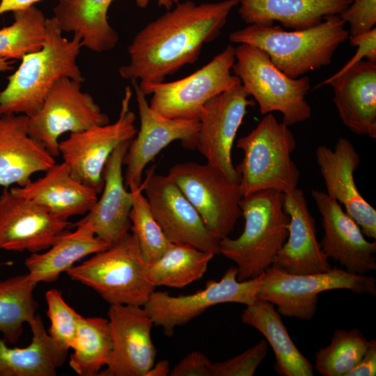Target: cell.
I'll use <instances>...</instances> for the list:
<instances>
[{
	"mask_svg": "<svg viewBox=\"0 0 376 376\" xmlns=\"http://www.w3.org/2000/svg\"><path fill=\"white\" fill-rule=\"evenodd\" d=\"M31 342L24 347H10L0 338V376H54L65 363L63 352L47 331L39 315L29 323Z\"/></svg>",
	"mask_w": 376,
	"mask_h": 376,
	"instance_id": "83f0119b",
	"label": "cell"
},
{
	"mask_svg": "<svg viewBox=\"0 0 376 376\" xmlns=\"http://www.w3.org/2000/svg\"><path fill=\"white\" fill-rule=\"evenodd\" d=\"M42 0H0V15L7 12L25 10Z\"/></svg>",
	"mask_w": 376,
	"mask_h": 376,
	"instance_id": "7bdbcfd3",
	"label": "cell"
},
{
	"mask_svg": "<svg viewBox=\"0 0 376 376\" xmlns=\"http://www.w3.org/2000/svg\"><path fill=\"white\" fill-rule=\"evenodd\" d=\"M352 0H238L241 19L248 25L271 26L278 22L285 29H305L326 17L339 15Z\"/></svg>",
	"mask_w": 376,
	"mask_h": 376,
	"instance_id": "484cf974",
	"label": "cell"
},
{
	"mask_svg": "<svg viewBox=\"0 0 376 376\" xmlns=\"http://www.w3.org/2000/svg\"><path fill=\"white\" fill-rule=\"evenodd\" d=\"M112 350L98 376H146L155 363L153 322L143 306L109 305L107 313Z\"/></svg>",
	"mask_w": 376,
	"mask_h": 376,
	"instance_id": "e0dca14e",
	"label": "cell"
},
{
	"mask_svg": "<svg viewBox=\"0 0 376 376\" xmlns=\"http://www.w3.org/2000/svg\"><path fill=\"white\" fill-rule=\"evenodd\" d=\"M149 268L134 235L128 232L65 273L92 288L109 305L143 306L156 288Z\"/></svg>",
	"mask_w": 376,
	"mask_h": 376,
	"instance_id": "5b68a950",
	"label": "cell"
},
{
	"mask_svg": "<svg viewBox=\"0 0 376 376\" xmlns=\"http://www.w3.org/2000/svg\"><path fill=\"white\" fill-rule=\"evenodd\" d=\"M72 224L3 188L0 195V249L39 253L49 249Z\"/></svg>",
	"mask_w": 376,
	"mask_h": 376,
	"instance_id": "ac0fdd59",
	"label": "cell"
},
{
	"mask_svg": "<svg viewBox=\"0 0 376 376\" xmlns=\"http://www.w3.org/2000/svg\"><path fill=\"white\" fill-rule=\"evenodd\" d=\"M69 366L79 376H98L108 364L112 341L107 318L81 315Z\"/></svg>",
	"mask_w": 376,
	"mask_h": 376,
	"instance_id": "4dcf8cb0",
	"label": "cell"
},
{
	"mask_svg": "<svg viewBox=\"0 0 376 376\" xmlns=\"http://www.w3.org/2000/svg\"><path fill=\"white\" fill-rule=\"evenodd\" d=\"M52 17L46 18L45 37L40 49L25 54L8 84L0 91V115L24 114L31 116L41 107L53 84L61 78L83 82L77 58L83 46L81 37L71 40Z\"/></svg>",
	"mask_w": 376,
	"mask_h": 376,
	"instance_id": "7a4b0ae2",
	"label": "cell"
},
{
	"mask_svg": "<svg viewBox=\"0 0 376 376\" xmlns=\"http://www.w3.org/2000/svg\"><path fill=\"white\" fill-rule=\"evenodd\" d=\"M268 350L266 340H260L241 354L211 363V376H252Z\"/></svg>",
	"mask_w": 376,
	"mask_h": 376,
	"instance_id": "74e56055",
	"label": "cell"
},
{
	"mask_svg": "<svg viewBox=\"0 0 376 376\" xmlns=\"http://www.w3.org/2000/svg\"><path fill=\"white\" fill-rule=\"evenodd\" d=\"M340 289L376 295V280L337 267L325 272L293 274L272 265L262 274L257 298L276 306L281 315L311 320L318 308L319 294Z\"/></svg>",
	"mask_w": 376,
	"mask_h": 376,
	"instance_id": "ba28073f",
	"label": "cell"
},
{
	"mask_svg": "<svg viewBox=\"0 0 376 376\" xmlns=\"http://www.w3.org/2000/svg\"><path fill=\"white\" fill-rule=\"evenodd\" d=\"M345 24L338 15L326 17L318 24L301 30L249 24L231 32L228 38L233 43L260 48L281 71L297 79L331 63L336 50L349 38Z\"/></svg>",
	"mask_w": 376,
	"mask_h": 376,
	"instance_id": "3957f363",
	"label": "cell"
},
{
	"mask_svg": "<svg viewBox=\"0 0 376 376\" xmlns=\"http://www.w3.org/2000/svg\"><path fill=\"white\" fill-rule=\"evenodd\" d=\"M117 0H58L53 16L63 32L79 35L83 46L104 52L115 47L119 40L116 31L109 24L107 12Z\"/></svg>",
	"mask_w": 376,
	"mask_h": 376,
	"instance_id": "f546056e",
	"label": "cell"
},
{
	"mask_svg": "<svg viewBox=\"0 0 376 376\" xmlns=\"http://www.w3.org/2000/svg\"><path fill=\"white\" fill-rule=\"evenodd\" d=\"M244 157L235 168L243 196L272 189L286 193L297 188L299 170L291 157L295 137L289 126L272 113L265 114L256 127L238 139Z\"/></svg>",
	"mask_w": 376,
	"mask_h": 376,
	"instance_id": "8992f818",
	"label": "cell"
},
{
	"mask_svg": "<svg viewBox=\"0 0 376 376\" xmlns=\"http://www.w3.org/2000/svg\"><path fill=\"white\" fill-rule=\"evenodd\" d=\"M176 5L137 33L127 49L129 63L118 70L123 79L139 80L141 89L163 82L185 65L194 63L203 46L220 35L239 2L196 5L186 1Z\"/></svg>",
	"mask_w": 376,
	"mask_h": 376,
	"instance_id": "6da1fadb",
	"label": "cell"
},
{
	"mask_svg": "<svg viewBox=\"0 0 376 376\" xmlns=\"http://www.w3.org/2000/svg\"><path fill=\"white\" fill-rule=\"evenodd\" d=\"M37 285L29 273L0 281V332L7 343H16L24 324L36 315L38 305L33 291Z\"/></svg>",
	"mask_w": 376,
	"mask_h": 376,
	"instance_id": "1f68e13d",
	"label": "cell"
},
{
	"mask_svg": "<svg viewBox=\"0 0 376 376\" xmlns=\"http://www.w3.org/2000/svg\"><path fill=\"white\" fill-rule=\"evenodd\" d=\"M140 118V128L130 143L123 159L126 166V187H141L146 166L160 151L174 141H180L189 150L196 148L200 127L198 119L182 120L166 118L153 109L141 91L138 81L131 80Z\"/></svg>",
	"mask_w": 376,
	"mask_h": 376,
	"instance_id": "2e32d148",
	"label": "cell"
},
{
	"mask_svg": "<svg viewBox=\"0 0 376 376\" xmlns=\"http://www.w3.org/2000/svg\"><path fill=\"white\" fill-rule=\"evenodd\" d=\"M349 38L350 45L352 47H357V50L352 58L340 70L329 77V79H333L343 75L349 69L363 61V58H366L368 61H376L375 27L366 33L350 37Z\"/></svg>",
	"mask_w": 376,
	"mask_h": 376,
	"instance_id": "ab89813d",
	"label": "cell"
},
{
	"mask_svg": "<svg viewBox=\"0 0 376 376\" xmlns=\"http://www.w3.org/2000/svg\"><path fill=\"white\" fill-rule=\"evenodd\" d=\"M249 97L242 84L236 85L207 101L198 118L196 149L207 164L235 182H240V177L232 162V149L247 108L255 105Z\"/></svg>",
	"mask_w": 376,
	"mask_h": 376,
	"instance_id": "9a60e30c",
	"label": "cell"
},
{
	"mask_svg": "<svg viewBox=\"0 0 376 376\" xmlns=\"http://www.w3.org/2000/svg\"><path fill=\"white\" fill-rule=\"evenodd\" d=\"M151 211L166 238L198 250L220 253L219 240L206 227L201 217L175 182L168 175L146 172L141 183Z\"/></svg>",
	"mask_w": 376,
	"mask_h": 376,
	"instance_id": "5bb4252c",
	"label": "cell"
},
{
	"mask_svg": "<svg viewBox=\"0 0 376 376\" xmlns=\"http://www.w3.org/2000/svg\"><path fill=\"white\" fill-rule=\"evenodd\" d=\"M330 85L343 124L353 133L376 138V61H361L343 75L315 88Z\"/></svg>",
	"mask_w": 376,
	"mask_h": 376,
	"instance_id": "cb8c5ba5",
	"label": "cell"
},
{
	"mask_svg": "<svg viewBox=\"0 0 376 376\" xmlns=\"http://www.w3.org/2000/svg\"><path fill=\"white\" fill-rule=\"evenodd\" d=\"M13 13V23L0 29V57L21 60L42 47L46 18L35 5Z\"/></svg>",
	"mask_w": 376,
	"mask_h": 376,
	"instance_id": "836d02e7",
	"label": "cell"
},
{
	"mask_svg": "<svg viewBox=\"0 0 376 376\" xmlns=\"http://www.w3.org/2000/svg\"><path fill=\"white\" fill-rule=\"evenodd\" d=\"M169 373V361L167 360H161L153 364L146 374V376H167Z\"/></svg>",
	"mask_w": 376,
	"mask_h": 376,
	"instance_id": "ee69618b",
	"label": "cell"
},
{
	"mask_svg": "<svg viewBox=\"0 0 376 376\" xmlns=\"http://www.w3.org/2000/svg\"><path fill=\"white\" fill-rule=\"evenodd\" d=\"M210 359L202 352L193 351L170 370V376H211Z\"/></svg>",
	"mask_w": 376,
	"mask_h": 376,
	"instance_id": "60d3db41",
	"label": "cell"
},
{
	"mask_svg": "<svg viewBox=\"0 0 376 376\" xmlns=\"http://www.w3.org/2000/svg\"><path fill=\"white\" fill-rule=\"evenodd\" d=\"M152 0H135L136 4L141 8H145L147 7L150 1ZM159 6H164L168 10L173 6V4H178L179 0H156Z\"/></svg>",
	"mask_w": 376,
	"mask_h": 376,
	"instance_id": "f6af8a7d",
	"label": "cell"
},
{
	"mask_svg": "<svg viewBox=\"0 0 376 376\" xmlns=\"http://www.w3.org/2000/svg\"><path fill=\"white\" fill-rule=\"evenodd\" d=\"M10 189L63 221L86 214L95 203L98 194L91 187L74 178L63 162L54 164L42 178Z\"/></svg>",
	"mask_w": 376,
	"mask_h": 376,
	"instance_id": "d4e9b609",
	"label": "cell"
},
{
	"mask_svg": "<svg viewBox=\"0 0 376 376\" xmlns=\"http://www.w3.org/2000/svg\"><path fill=\"white\" fill-rule=\"evenodd\" d=\"M11 264H12L11 262H3V263H0V266H1V265H10Z\"/></svg>",
	"mask_w": 376,
	"mask_h": 376,
	"instance_id": "7dc6e473",
	"label": "cell"
},
{
	"mask_svg": "<svg viewBox=\"0 0 376 376\" xmlns=\"http://www.w3.org/2000/svg\"><path fill=\"white\" fill-rule=\"evenodd\" d=\"M236 266L230 267L219 281L209 280L205 287L189 295L173 296L168 292L154 291L143 306L154 325L162 327L171 336L176 327L185 325L209 308L224 303L253 304L262 275L238 281Z\"/></svg>",
	"mask_w": 376,
	"mask_h": 376,
	"instance_id": "4fadbf2b",
	"label": "cell"
},
{
	"mask_svg": "<svg viewBox=\"0 0 376 376\" xmlns=\"http://www.w3.org/2000/svg\"><path fill=\"white\" fill-rule=\"evenodd\" d=\"M338 15L349 24V38L366 33L376 24V0H354Z\"/></svg>",
	"mask_w": 376,
	"mask_h": 376,
	"instance_id": "f35d334b",
	"label": "cell"
},
{
	"mask_svg": "<svg viewBox=\"0 0 376 376\" xmlns=\"http://www.w3.org/2000/svg\"><path fill=\"white\" fill-rule=\"evenodd\" d=\"M214 254L182 244L171 246L150 263V276L157 286L180 288L200 280Z\"/></svg>",
	"mask_w": 376,
	"mask_h": 376,
	"instance_id": "d6a6232c",
	"label": "cell"
},
{
	"mask_svg": "<svg viewBox=\"0 0 376 376\" xmlns=\"http://www.w3.org/2000/svg\"><path fill=\"white\" fill-rule=\"evenodd\" d=\"M167 175L195 207L210 232L219 240L228 237L242 216L240 182L229 180L207 163H178L170 168Z\"/></svg>",
	"mask_w": 376,
	"mask_h": 376,
	"instance_id": "30bf717a",
	"label": "cell"
},
{
	"mask_svg": "<svg viewBox=\"0 0 376 376\" xmlns=\"http://www.w3.org/2000/svg\"><path fill=\"white\" fill-rule=\"evenodd\" d=\"M240 207L244 230L237 238L219 240L220 253L233 261L237 280L261 276L272 266L288 235L289 217L283 193L267 189L243 196Z\"/></svg>",
	"mask_w": 376,
	"mask_h": 376,
	"instance_id": "277c9868",
	"label": "cell"
},
{
	"mask_svg": "<svg viewBox=\"0 0 376 376\" xmlns=\"http://www.w3.org/2000/svg\"><path fill=\"white\" fill-rule=\"evenodd\" d=\"M45 299L50 322L48 334L59 349L68 353L75 340L81 315L66 303L57 289L47 290Z\"/></svg>",
	"mask_w": 376,
	"mask_h": 376,
	"instance_id": "8d00e7d4",
	"label": "cell"
},
{
	"mask_svg": "<svg viewBox=\"0 0 376 376\" xmlns=\"http://www.w3.org/2000/svg\"><path fill=\"white\" fill-rule=\"evenodd\" d=\"M235 61V47L228 45L208 63L178 80L145 87V95H152L150 107L173 119H198L204 105L213 97L240 84L231 72Z\"/></svg>",
	"mask_w": 376,
	"mask_h": 376,
	"instance_id": "9c48e42d",
	"label": "cell"
},
{
	"mask_svg": "<svg viewBox=\"0 0 376 376\" xmlns=\"http://www.w3.org/2000/svg\"><path fill=\"white\" fill-rule=\"evenodd\" d=\"M368 343L357 328L336 329L330 343L316 352L313 368L322 376H346L360 361Z\"/></svg>",
	"mask_w": 376,
	"mask_h": 376,
	"instance_id": "e575fe53",
	"label": "cell"
},
{
	"mask_svg": "<svg viewBox=\"0 0 376 376\" xmlns=\"http://www.w3.org/2000/svg\"><path fill=\"white\" fill-rule=\"evenodd\" d=\"M315 157L327 195L344 205L345 212L364 235L375 240L376 210L356 185L354 173L360 164V157L353 144L346 138L339 137L334 149L319 146Z\"/></svg>",
	"mask_w": 376,
	"mask_h": 376,
	"instance_id": "ffe728a7",
	"label": "cell"
},
{
	"mask_svg": "<svg viewBox=\"0 0 376 376\" xmlns=\"http://www.w3.org/2000/svg\"><path fill=\"white\" fill-rule=\"evenodd\" d=\"M244 324L258 330L272 347L276 357L273 366L281 376H313V366L292 340L281 315L269 301L257 299L244 309Z\"/></svg>",
	"mask_w": 376,
	"mask_h": 376,
	"instance_id": "4316f807",
	"label": "cell"
},
{
	"mask_svg": "<svg viewBox=\"0 0 376 376\" xmlns=\"http://www.w3.org/2000/svg\"><path fill=\"white\" fill-rule=\"evenodd\" d=\"M132 195L130 230L146 260L152 263L172 244L156 221L141 187H129Z\"/></svg>",
	"mask_w": 376,
	"mask_h": 376,
	"instance_id": "d590c367",
	"label": "cell"
},
{
	"mask_svg": "<svg viewBox=\"0 0 376 376\" xmlns=\"http://www.w3.org/2000/svg\"><path fill=\"white\" fill-rule=\"evenodd\" d=\"M283 207L289 217L288 235L272 265L293 274L329 271L332 266L317 239L315 220L303 190L283 193Z\"/></svg>",
	"mask_w": 376,
	"mask_h": 376,
	"instance_id": "44dd1931",
	"label": "cell"
},
{
	"mask_svg": "<svg viewBox=\"0 0 376 376\" xmlns=\"http://www.w3.org/2000/svg\"><path fill=\"white\" fill-rule=\"evenodd\" d=\"M232 70L249 96L265 115L273 111L282 114V122L290 126L307 120L311 108L306 100L311 88L308 76L292 79L284 74L260 48L239 44Z\"/></svg>",
	"mask_w": 376,
	"mask_h": 376,
	"instance_id": "52a82bcc",
	"label": "cell"
},
{
	"mask_svg": "<svg viewBox=\"0 0 376 376\" xmlns=\"http://www.w3.org/2000/svg\"><path fill=\"white\" fill-rule=\"evenodd\" d=\"M352 1H354V0H352Z\"/></svg>",
	"mask_w": 376,
	"mask_h": 376,
	"instance_id": "c3c4849f",
	"label": "cell"
},
{
	"mask_svg": "<svg viewBox=\"0 0 376 376\" xmlns=\"http://www.w3.org/2000/svg\"><path fill=\"white\" fill-rule=\"evenodd\" d=\"M65 232L47 250L31 253L24 265L38 284L55 281L81 258L106 249L109 244L97 237L86 225Z\"/></svg>",
	"mask_w": 376,
	"mask_h": 376,
	"instance_id": "f1b7e54d",
	"label": "cell"
},
{
	"mask_svg": "<svg viewBox=\"0 0 376 376\" xmlns=\"http://www.w3.org/2000/svg\"><path fill=\"white\" fill-rule=\"evenodd\" d=\"M130 141L120 144L107 159L102 173L101 196L86 215L72 227L86 225L95 235L109 245L130 232L132 195L123 175L125 155Z\"/></svg>",
	"mask_w": 376,
	"mask_h": 376,
	"instance_id": "7402d4cb",
	"label": "cell"
},
{
	"mask_svg": "<svg viewBox=\"0 0 376 376\" xmlns=\"http://www.w3.org/2000/svg\"><path fill=\"white\" fill-rule=\"evenodd\" d=\"M54 164V157L29 134L28 116L0 115V186H24Z\"/></svg>",
	"mask_w": 376,
	"mask_h": 376,
	"instance_id": "603a6c76",
	"label": "cell"
},
{
	"mask_svg": "<svg viewBox=\"0 0 376 376\" xmlns=\"http://www.w3.org/2000/svg\"><path fill=\"white\" fill-rule=\"evenodd\" d=\"M81 83L68 77L57 80L38 112L28 116L29 134L54 157L60 155L58 139L63 134L109 123L93 97L81 91Z\"/></svg>",
	"mask_w": 376,
	"mask_h": 376,
	"instance_id": "8fae6325",
	"label": "cell"
},
{
	"mask_svg": "<svg viewBox=\"0 0 376 376\" xmlns=\"http://www.w3.org/2000/svg\"><path fill=\"white\" fill-rule=\"evenodd\" d=\"M13 63V61L6 58L0 57V72L11 70L13 68L12 65Z\"/></svg>",
	"mask_w": 376,
	"mask_h": 376,
	"instance_id": "bcb514c9",
	"label": "cell"
},
{
	"mask_svg": "<svg viewBox=\"0 0 376 376\" xmlns=\"http://www.w3.org/2000/svg\"><path fill=\"white\" fill-rule=\"evenodd\" d=\"M131 88L125 87L119 116L113 123L95 125L84 131L70 134L59 141L58 151L72 176L78 181L102 192L105 164L120 144L130 141L137 130L136 116L130 109Z\"/></svg>",
	"mask_w": 376,
	"mask_h": 376,
	"instance_id": "7c38bea8",
	"label": "cell"
},
{
	"mask_svg": "<svg viewBox=\"0 0 376 376\" xmlns=\"http://www.w3.org/2000/svg\"><path fill=\"white\" fill-rule=\"evenodd\" d=\"M376 375V340H368L366 350L359 363L346 376Z\"/></svg>",
	"mask_w": 376,
	"mask_h": 376,
	"instance_id": "b9f144b4",
	"label": "cell"
},
{
	"mask_svg": "<svg viewBox=\"0 0 376 376\" xmlns=\"http://www.w3.org/2000/svg\"><path fill=\"white\" fill-rule=\"evenodd\" d=\"M311 196L321 215L324 235L320 244L327 258L353 274L375 271V240H367L357 224L326 192L313 189Z\"/></svg>",
	"mask_w": 376,
	"mask_h": 376,
	"instance_id": "d6986e66",
	"label": "cell"
}]
</instances>
